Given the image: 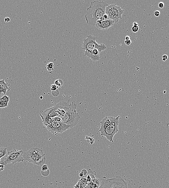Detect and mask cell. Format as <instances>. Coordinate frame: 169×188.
Here are the masks:
<instances>
[{
    "label": "cell",
    "instance_id": "1",
    "mask_svg": "<svg viewBox=\"0 0 169 188\" xmlns=\"http://www.w3.org/2000/svg\"><path fill=\"white\" fill-rule=\"evenodd\" d=\"M108 6L103 1H95L90 3L85 16L87 24L95 25L97 21L106 14V8Z\"/></svg>",
    "mask_w": 169,
    "mask_h": 188
},
{
    "label": "cell",
    "instance_id": "2",
    "mask_svg": "<svg viewBox=\"0 0 169 188\" xmlns=\"http://www.w3.org/2000/svg\"><path fill=\"white\" fill-rule=\"evenodd\" d=\"M23 157L25 161L40 167L45 164L46 160L43 150L37 148H32L24 152Z\"/></svg>",
    "mask_w": 169,
    "mask_h": 188
},
{
    "label": "cell",
    "instance_id": "3",
    "mask_svg": "<svg viewBox=\"0 0 169 188\" xmlns=\"http://www.w3.org/2000/svg\"><path fill=\"white\" fill-rule=\"evenodd\" d=\"M70 109L63 116H60L62 122L70 125L72 128L78 125L81 118L76 112L77 105L75 101L70 103Z\"/></svg>",
    "mask_w": 169,
    "mask_h": 188
},
{
    "label": "cell",
    "instance_id": "4",
    "mask_svg": "<svg viewBox=\"0 0 169 188\" xmlns=\"http://www.w3.org/2000/svg\"><path fill=\"white\" fill-rule=\"evenodd\" d=\"M98 188H128L126 182L120 176L107 179L104 177L100 181Z\"/></svg>",
    "mask_w": 169,
    "mask_h": 188
},
{
    "label": "cell",
    "instance_id": "5",
    "mask_svg": "<svg viewBox=\"0 0 169 188\" xmlns=\"http://www.w3.org/2000/svg\"><path fill=\"white\" fill-rule=\"evenodd\" d=\"M97 37L91 35L87 36V38L84 39L82 43L83 49L84 52H91L95 49H97L99 52L106 50V46L104 44L97 43L96 41Z\"/></svg>",
    "mask_w": 169,
    "mask_h": 188
},
{
    "label": "cell",
    "instance_id": "6",
    "mask_svg": "<svg viewBox=\"0 0 169 188\" xmlns=\"http://www.w3.org/2000/svg\"><path fill=\"white\" fill-rule=\"evenodd\" d=\"M119 120L108 126L100 127L99 132L101 136L105 137L108 140L113 142V138L114 135L119 132Z\"/></svg>",
    "mask_w": 169,
    "mask_h": 188
},
{
    "label": "cell",
    "instance_id": "7",
    "mask_svg": "<svg viewBox=\"0 0 169 188\" xmlns=\"http://www.w3.org/2000/svg\"><path fill=\"white\" fill-rule=\"evenodd\" d=\"M24 152L22 150L14 149L7 153L4 158L5 164H14L16 163L22 162L24 161L23 157Z\"/></svg>",
    "mask_w": 169,
    "mask_h": 188
},
{
    "label": "cell",
    "instance_id": "8",
    "mask_svg": "<svg viewBox=\"0 0 169 188\" xmlns=\"http://www.w3.org/2000/svg\"><path fill=\"white\" fill-rule=\"evenodd\" d=\"M123 12V10L114 4L108 5L106 8V14L108 16L109 19L113 20L115 23L122 19Z\"/></svg>",
    "mask_w": 169,
    "mask_h": 188
},
{
    "label": "cell",
    "instance_id": "9",
    "mask_svg": "<svg viewBox=\"0 0 169 188\" xmlns=\"http://www.w3.org/2000/svg\"><path fill=\"white\" fill-rule=\"evenodd\" d=\"M46 128L53 134L57 135L59 133H63L68 129H71V127L62 122L53 121L51 124Z\"/></svg>",
    "mask_w": 169,
    "mask_h": 188
},
{
    "label": "cell",
    "instance_id": "10",
    "mask_svg": "<svg viewBox=\"0 0 169 188\" xmlns=\"http://www.w3.org/2000/svg\"><path fill=\"white\" fill-rule=\"evenodd\" d=\"M114 23V21L110 19L105 20L104 17H103L97 21L95 26L99 30H106L113 26Z\"/></svg>",
    "mask_w": 169,
    "mask_h": 188
},
{
    "label": "cell",
    "instance_id": "11",
    "mask_svg": "<svg viewBox=\"0 0 169 188\" xmlns=\"http://www.w3.org/2000/svg\"><path fill=\"white\" fill-rule=\"evenodd\" d=\"M40 114L43 116L52 118L59 116L57 106V104L54 106L53 107L46 109L44 111L42 112Z\"/></svg>",
    "mask_w": 169,
    "mask_h": 188
},
{
    "label": "cell",
    "instance_id": "12",
    "mask_svg": "<svg viewBox=\"0 0 169 188\" xmlns=\"http://www.w3.org/2000/svg\"><path fill=\"white\" fill-rule=\"evenodd\" d=\"M99 52L97 49H95L91 52H84V56L91 59L93 61L100 60V56Z\"/></svg>",
    "mask_w": 169,
    "mask_h": 188
},
{
    "label": "cell",
    "instance_id": "13",
    "mask_svg": "<svg viewBox=\"0 0 169 188\" xmlns=\"http://www.w3.org/2000/svg\"><path fill=\"white\" fill-rule=\"evenodd\" d=\"M10 85L8 83L5 82L4 79L0 81V92L5 94L7 91H10L11 88L9 87Z\"/></svg>",
    "mask_w": 169,
    "mask_h": 188
},
{
    "label": "cell",
    "instance_id": "14",
    "mask_svg": "<svg viewBox=\"0 0 169 188\" xmlns=\"http://www.w3.org/2000/svg\"><path fill=\"white\" fill-rule=\"evenodd\" d=\"M40 115V117L42 118L43 125L45 127H47L51 124L53 121V118L49 117H45V116H42L41 114Z\"/></svg>",
    "mask_w": 169,
    "mask_h": 188
},
{
    "label": "cell",
    "instance_id": "15",
    "mask_svg": "<svg viewBox=\"0 0 169 188\" xmlns=\"http://www.w3.org/2000/svg\"><path fill=\"white\" fill-rule=\"evenodd\" d=\"M9 97L7 96H4L0 99V108L7 107L9 101Z\"/></svg>",
    "mask_w": 169,
    "mask_h": 188
},
{
    "label": "cell",
    "instance_id": "16",
    "mask_svg": "<svg viewBox=\"0 0 169 188\" xmlns=\"http://www.w3.org/2000/svg\"><path fill=\"white\" fill-rule=\"evenodd\" d=\"M50 174V171L47 165L44 164L42 166L41 174L44 177H47Z\"/></svg>",
    "mask_w": 169,
    "mask_h": 188
},
{
    "label": "cell",
    "instance_id": "17",
    "mask_svg": "<svg viewBox=\"0 0 169 188\" xmlns=\"http://www.w3.org/2000/svg\"><path fill=\"white\" fill-rule=\"evenodd\" d=\"M7 148L5 147L0 148V158L5 156L7 154Z\"/></svg>",
    "mask_w": 169,
    "mask_h": 188
},
{
    "label": "cell",
    "instance_id": "18",
    "mask_svg": "<svg viewBox=\"0 0 169 188\" xmlns=\"http://www.w3.org/2000/svg\"><path fill=\"white\" fill-rule=\"evenodd\" d=\"M54 67V64L52 62L49 63L46 65V69L49 72H51L53 70Z\"/></svg>",
    "mask_w": 169,
    "mask_h": 188
},
{
    "label": "cell",
    "instance_id": "19",
    "mask_svg": "<svg viewBox=\"0 0 169 188\" xmlns=\"http://www.w3.org/2000/svg\"><path fill=\"white\" fill-rule=\"evenodd\" d=\"M63 81L61 79H58L55 81V84L58 87H61L63 85Z\"/></svg>",
    "mask_w": 169,
    "mask_h": 188
},
{
    "label": "cell",
    "instance_id": "20",
    "mask_svg": "<svg viewBox=\"0 0 169 188\" xmlns=\"http://www.w3.org/2000/svg\"><path fill=\"white\" fill-rule=\"evenodd\" d=\"M139 30V26H133L132 27V30L133 32L136 33Z\"/></svg>",
    "mask_w": 169,
    "mask_h": 188
},
{
    "label": "cell",
    "instance_id": "21",
    "mask_svg": "<svg viewBox=\"0 0 169 188\" xmlns=\"http://www.w3.org/2000/svg\"><path fill=\"white\" fill-rule=\"evenodd\" d=\"M50 87H51V90L52 91H56L59 88L55 84H52V85H50Z\"/></svg>",
    "mask_w": 169,
    "mask_h": 188
},
{
    "label": "cell",
    "instance_id": "22",
    "mask_svg": "<svg viewBox=\"0 0 169 188\" xmlns=\"http://www.w3.org/2000/svg\"><path fill=\"white\" fill-rule=\"evenodd\" d=\"M5 164L3 163H0V171H2L5 168Z\"/></svg>",
    "mask_w": 169,
    "mask_h": 188
},
{
    "label": "cell",
    "instance_id": "23",
    "mask_svg": "<svg viewBox=\"0 0 169 188\" xmlns=\"http://www.w3.org/2000/svg\"><path fill=\"white\" fill-rule=\"evenodd\" d=\"M59 94V91L58 90H56V91H52V94L53 95V96H55V97H57Z\"/></svg>",
    "mask_w": 169,
    "mask_h": 188
},
{
    "label": "cell",
    "instance_id": "24",
    "mask_svg": "<svg viewBox=\"0 0 169 188\" xmlns=\"http://www.w3.org/2000/svg\"><path fill=\"white\" fill-rule=\"evenodd\" d=\"M125 43L127 45H129L132 43V41L130 40H125Z\"/></svg>",
    "mask_w": 169,
    "mask_h": 188
},
{
    "label": "cell",
    "instance_id": "25",
    "mask_svg": "<svg viewBox=\"0 0 169 188\" xmlns=\"http://www.w3.org/2000/svg\"><path fill=\"white\" fill-rule=\"evenodd\" d=\"M168 57L167 55H163L162 56V60L164 61H166L168 59Z\"/></svg>",
    "mask_w": 169,
    "mask_h": 188
},
{
    "label": "cell",
    "instance_id": "26",
    "mask_svg": "<svg viewBox=\"0 0 169 188\" xmlns=\"http://www.w3.org/2000/svg\"><path fill=\"white\" fill-rule=\"evenodd\" d=\"M164 3L162 2H160L158 4V7L160 8H162L164 7Z\"/></svg>",
    "mask_w": 169,
    "mask_h": 188
},
{
    "label": "cell",
    "instance_id": "27",
    "mask_svg": "<svg viewBox=\"0 0 169 188\" xmlns=\"http://www.w3.org/2000/svg\"><path fill=\"white\" fill-rule=\"evenodd\" d=\"M154 14L156 17H159L160 14V12L159 11H156L154 13Z\"/></svg>",
    "mask_w": 169,
    "mask_h": 188
},
{
    "label": "cell",
    "instance_id": "28",
    "mask_svg": "<svg viewBox=\"0 0 169 188\" xmlns=\"http://www.w3.org/2000/svg\"><path fill=\"white\" fill-rule=\"evenodd\" d=\"M10 21H11V19H10L9 17H5V18L4 19V21L6 23H8Z\"/></svg>",
    "mask_w": 169,
    "mask_h": 188
},
{
    "label": "cell",
    "instance_id": "29",
    "mask_svg": "<svg viewBox=\"0 0 169 188\" xmlns=\"http://www.w3.org/2000/svg\"><path fill=\"white\" fill-rule=\"evenodd\" d=\"M103 17H104L105 20L109 19V18L108 16L107 15V14H105L104 16H103Z\"/></svg>",
    "mask_w": 169,
    "mask_h": 188
},
{
    "label": "cell",
    "instance_id": "30",
    "mask_svg": "<svg viewBox=\"0 0 169 188\" xmlns=\"http://www.w3.org/2000/svg\"><path fill=\"white\" fill-rule=\"evenodd\" d=\"M125 40H130V37L129 36H126L125 37Z\"/></svg>",
    "mask_w": 169,
    "mask_h": 188
},
{
    "label": "cell",
    "instance_id": "31",
    "mask_svg": "<svg viewBox=\"0 0 169 188\" xmlns=\"http://www.w3.org/2000/svg\"><path fill=\"white\" fill-rule=\"evenodd\" d=\"M133 26H139V24H138V23L136 22H134L133 23Z\"/></svg>",
    "mask_w": 169,
    "mask_h": 188
},
{
    "label": "cell",
    "instance_id": "32",
    "mask_svg": "<svg viewBox=\"0 0 169 188\" xmlns=\"http://www.w3.org/2000/svg\"><path fill=\"white\" fill-rule=\"evenodd\" d=\"M84 176V174H83V173L81 172L80 173V174H79V176L81 178L83 177Z\"/></svg>",
    "mask_w": 169,
    "mask_h": 188
},
{
    "label": "cell",
    "instance_id": "33",
    "mask_svg": "<svg viewBox=\"0 0 169 188\" xmlns=\"http://www.w3.org/2000/svg\"><path fill=\"white\" fill-rule=\"evenodd\" d=\"M75 188H80L79 185L78 183V184L76 185Z\"/></svg>",
    "mask_w": 169,
    "mask_h": 188
},
{
    "label": "cell",
    "instance_id": "34",
    "mask_svg": "<svg viewBox=\"0 0 169 188\" xmlns=\"http://www.w3.org/2000/svg\"><path fill=\"white\" fill-rule=\"evenodd\" d=\"M3 97V94L0 92V99Z\"/></svg>",
    "mask_w": 169,
    "mask_h": 188
},
{
    "label": "cell",
    "instance_id": "35",
    "mask_svg": "<svg viewBox=\"0 0 169 188\" xmlns=\"http://www.w3.org/2000/svg\"><path fill=\"white\" fill-rule=\"evenodd\" d=\"M0 163H1V158H0Z\"/></svg>",
    "mask_w": 169,
    "mask_h": 188
}]
</instances>
